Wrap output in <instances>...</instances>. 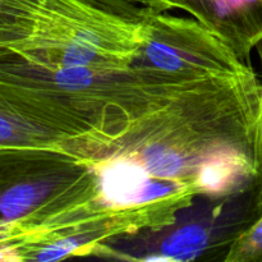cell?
<instances>
[{"label":"cell","instance_id":"7a4b0ae2","mask_svg":"<svg viewBox=\"0 0 262 262\" xmlns=\"http://www.w3.org/2000/svg\"><path fill=\"white\" fill-rule=\"evenodd\" d=\"M196 82L140 64L119 72L49 68L0 48V147L113 135Z\"/></svg>","mask_w":262,"mask_h":262},{"label":"cell","instance_id":"9c48e42d","mask_svg":"<svg viewBox=\"0 0 262 262\" xmlns=\"http://www.w3.org/2000/svg\"><path fill=\"white\" fill-rule=\"evenodd\" d=\"M258 58L261 64V95H260V106H258L257 122H256V133H255V151H256V165H257V182H256V196L255 204H253V215L255 219L262 214V40L257 46Z\"/></svg>","mask_w":262,"mask_h":262},{"label":"cell","instance_id":"52a82bcc","mask_svg":"<svg viewBox=\"0 0 262 262\" xmlns=\"http://www.w3.org/2000/svg\"><path fill=\"white\" fill-rule=\"evenodd\" d=\"M125 19L141 22L150 12L178 9L174 0H82Z\"/></svg>","mask_w":262,"mask_h":262},{"label":"cell","instance_id":"5b68a950","mask_svg":"<svg viewBox=\"0 0 262 262\" xmlns=\"http://www.w3.org/2000/svg\"><path fill=\"white\" fill-rule=\"evenodd\" d=\"M141 22L145 40L133 64L189 81L241 76L253 69L251 61L194 18L150 12Z\"/></svg>","mask_w":262,"mask_h":262},{"label":"cell","instance_id":"277c9868","mask_svg":"<svg viewBox=\"0 0 262 262\" xmlns=\"http://www.w3.org/2000/svg\"><path fill=\"white\" fill-rule=\"evenodd\" d=\"M104 201L99 171L61 143L0 147V261H17L20 246L55 220Z\"/></svg>","mask_w":262,"mask_h":262},{"label":"cell","instance_id":"3957f363","mask_svg":"<svg viewBox=\"0 0 262 262\" xmlns=\"http://www.w3.org/2000/svg\"><path fill=\"white\" fill-rule=\"evenodd\" d=\"M145 40L142 22L82 0H3L0 48L55 69L127 71Z\"/></svg>","mask_w":262,"mask_h":262},{"label":"cell","instance_id":"ba28073f","mask_svg":"<svg viewBox=\"0 0 262 262\" xmlns=\"http://www.w3.org/2000/svg\"><path fill=\"white\" fill-rule=\"evenodd\" d=\"M225 262H262V214L235 235Z\"/></svg>","mask_w":262,"mask_h":262},{"label":"cell","instance_id":"6da1fadb","mask_svg":"<svg viewBox=\"0 0 262 262\" xmlns=\"http://www.w3.org/2000/svg\"><path fill=\"white\" fill-rule=\"evenodd\" d=\"M260 95L253 69L204 79L113 135L64 146L99 171L105 196L115 205L256 191Z\"/></svg>","mask_w":262,"mask_h":262},{"label":"cell","instance_id":"8992f818","mask_svg":"<svg viewBox=\"0 0 262 262\" xmlns=\"http://www.w3.org/2000/svg\"><path fill=\"white\" fill-rule=\"evenodd\" d=\"M178 9L227 41L235 53L251 61V51L262 40V10L241 0H174Z\"/></svg>","mask_w":262,"mask_h":262},{"label":"cell","instance_id":"30bf717a","mask_svg":"<svg viewBox=\"0 0 262 262\" xmlns=\"http://www.w3.org/2000/svg\"><path fill=\"white\" fill-rule=\"evenodd\" d=\"M2 3H3V0H0V8H2Z\"/></svg>","mask_w":262,"mask_h":262}]
</instances>
